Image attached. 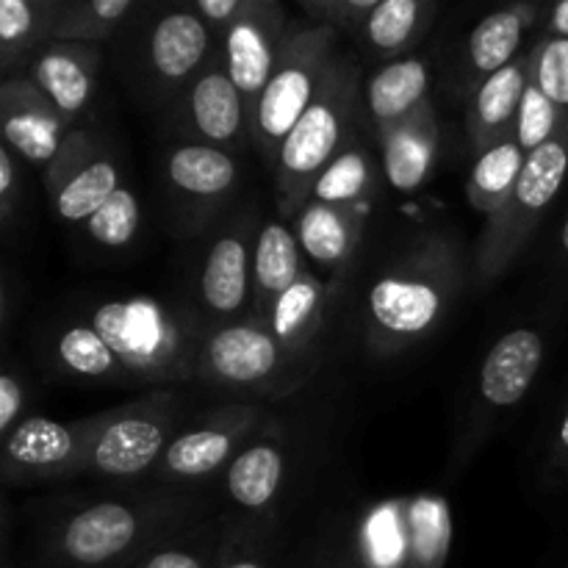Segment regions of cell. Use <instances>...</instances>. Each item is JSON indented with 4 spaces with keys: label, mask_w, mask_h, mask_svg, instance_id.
I'll return each mask as SVG.
<instances>
[{
    "label": "cell",
    "mask_w": 568,
    "mask_h": 568,
    "mask_svg": "<svg viewBox=\"0 0 568 568\" xmlns=\"http://www.w3.org/2000/svg\"><path fill=\"white\" fill-rule=\"evenodd\" d=\"M372 189H375V164H372L369 153L364 148L347 144L336 155V161H331L327 170L320 175L314 192H311V200L338 205V209L361 211L369 200Z\"/></svg>",
    "instance_id": "obj_31"
},
{
    "label": "cell",
    "mask_w": 568,
    "mask_h": 568,
    "mask_svg": "<svg viewBox=\"0 0 568 568\" xmlns=\"http://www.w3.org/2000/svg\"><path fill=\"white\" fill-rule=\"evenodd\" d=\"M381 0H303L300 9L322 28L338 26H364L366 17L375 11Z\"/></svg>",
    "instance_id": "obj_37"
},
{
    "label": "cell",
    "mask_w": 568,
    "mask_h": 568,
    "mask_svg": "<svg viewBox=\"0 0 568 568\" xmlns=\"http://www.w3.org/2000/svg\"><path fill=\"white\" fill-rule=\"evenodd\" d=\"M358 67L347 55H336L325 87L288 133L272 166L281 220H297L322 172L344 150L358 105Z\"/></svg>",
    "instance_id": "obj_2"
},
{
    "label": "cell",
    "mask_w": 568,
    "mask_h": 568,
    "mask_svg": "<svg viewBox=\"0 0 568 568\" xmlns=\"http://www.w3.org/2000/svg\"><path fill=\"white\" fill-rule=\"evenodd\" d=\"M292 225L297 231L303 253L322 270L338 272L349 264L353 253L358 250L361 233H364V214L311 200Z\"/></svg>",
    "instance_id": "obj_20"
},
{
    "label": "cell",
    "mask_w": 568,
    "mask_h": 568,
    "mask_svg": "<svg viewBox=\"0 0 568 568\" xmlns=\"http://www.w3.org/2000/svg\"><path fill=\"white\" fill-rule=\"evenodd\" d=\"M26 408V388L11 372L0 375V433L3 438L20 425V414Z\"/></svg>",
    "instance_id": "obj_38"
},
{
    "label": "cell",
    "mask_w": 568,
    "mask_h": 568,
    "mask_svg": "<svg viewBox=\"0 0 568 568\" xmlns=\"http://www.w3.org/2000/svg\"><path fill=\"white\" fill-rule=\"evenodd\" d=\"M139 231V200L131 189L120 186L98 214L89 220V236L103 247H125Z\"/></svg>",
    "instance_id": "obj_35"
},
{
    "label": "cell",
    "mask_w": 568,
    "mask_h": 568,
    "mask_svg": "<svg viewBox=\"0 0 568 568\" xmlns=\"http://www.w3.org/2000/svg\"><path fill=\"white\" fill-rule=\"evenodd\" d=\"M547 344L536 327H514L483 358L480 405L488 410H510L525 399L541 372Z\"/></svg>",
    "instance_id": "obj_14"
},
{
    "label": "cell",
    "mask_w": 568,
    "mask_h": 568,
    "mask_svg": "<svg viewBox=\"0 0 568 568\" xmlns=\"http://www.w3.org/2000/svg\"><path fill=\"white\" fill-rule=\"evenodd\" d=\"M244 6H247V0H197L192 11L205 22V28H214L225 37L233 22L242 17Z\"/></svg>",
    "instance_id": "obj_39"
},
{
    "label": "cell",
    "mask_w": 568,
    "mask_h": 568,
    "mask_svg": "<svg viewBox=\"0 0 568 568\" xmlns=\"http://www.w3.org/2000/svg\"><path fill=\"white\" fill-rule=\"evenodd\" d=\"M288 355L261 322H236L209 336L200 349L197 375L225 388L266 392L288 369Z\"/></svg>",
    "instance_id": "obj_7"
},
{
    "label": "cell",
    "mask_w": 568,
    "mask_h": 568,
    "mask_svg": "<svg viewBox=\"0 0 568 568\" xmlns=\"http://www.w3.org/2000/svg\"><path fill=\"white\" fill-rule=\"evenodd\" d=\"M525 161L527 155L516 142V136H508L494 148L483 150L475 161V170H471L469 186H466L471 209L486 216L497 214L514 194L521 170H525Z\"/></svg>",
    "instance_id": "obj_27"
},
{
    "label": "cell",
    "mask_w": 568,
    "mask_h": 568,
    "mask_svg": "<svg viewBox=\"0 0 568 568\" xmlns=\"http://www.w3.org/2000/svg\"><path fill=\"white\" fill-rule=\"evenodd\" d=\"M258 410L250 405H227L203 416V425L172 438L164 453V471L183 480L205 477L231 458L233 447L253 430Z\"/></svg>",
    "instance_id": "obj_13"
},
{
    "label": "cell",
    "mask_w": 568,
    "mask_h": 568,
    "mask_svg": "<svg viewBox=\"0 0 568 568\" xmlns=\"http://www.w3.org/2000/svg\"><path fill=\"white\" fill-rule=\"evenodd\" d=\"M283 469H286V460L281 449L266 442L253 444L233 458L227 469V494L233 503L247 510L266 508L281 491Z\"/></svg>",
    "instance_id": "obj_29"
},
{
    "label": "cell",
    "mask_w": 568,
    "mask_h": 568,
    "mask_svg": "<svg viewBox=\"0 0 568 568\" xmlns=\"http://www.w3.org/2000/svg\"><path fill=\"white\" fill-rule=\"evenodd\" d=\"M527 87H530V50L488 75L486 81H480L469 116L471 142H475L477 153L514 136L516 116H519Z\"/></svg>",
    "instance_id": "obj_16"
},
{
    "label": "cell",
    "mask_w": 568,
    "mask_h": 568,
    "mask_svg": "<svg viewBox=\"0 0 568 568\" xmlns=\"http://www.w3.org/2000/svg\"><path fill=\"white\" fill-rule=\"evenodd\" d=\"M166 172L178 189L194 197H220L236 183V164L214 144H181L170 150Z\"/></svg>",
    "instance_id": "obj_28"
},
{
    "label": "cell",
    "mask_w": 568,
    "mask_h": 568,
    "mask_svg": "<svg viewBox=\"0 0 568 568\" xmlns=\"http://www.w3.org/2000/svg\"><path fill=\"white\" fill-rule=\"evenodd\" d=\"M0 122L6 148L48 170L67 139L70 122L37 89L31 78H6L0 87Z\"/></svg>",
    "instance_id": "obj_12"
},
{
    "label": "cell",
    "mask_w": 568,
    "mask_h": 568,
    "mask_svg": "<svg viewBox=\"0 0 568 568\" xmlns=\"http://www.w3.org/2000/svg\"><path fill=\"white\" fill-rule=\"evenodd\" d=\"M100 427V414L64 425L55 419L31 416L22 419L3 438V460L9 471L22 477H64L78 475L81 460Z\"/></svg>",
    "instance_id": "obj_10"
},
{
    "label": "cell",
    "mask_w": 568,
    "mask_h": 568,
    "mask_svg": "<svg viewBox=\"0 0 568 568\" xmlns=\"http://www.w3.org/2000/svg\"><path fill=\"white\" fill-rule=\"evenodd\" d=\"M547 37L568 39V0L552 6L547 17Z\"/></svg>",
    "instance_id": "obj_43"
},
{
    "label": "cell",
    "mask_w": 568,
    "mask_h": 568,
    "mask_svg": "<svg viewBox=\"0 0 568 568\" xmlns=\"http://www.w3.org/2000/svg\"><path fill=\"white\" fill-rule=\"evenodd\" d=\"M560 253H564L566 261H568V214H566V222H564V231H560Z\"/></svg>",
    "instance_id": "obj_45"
},
{
    "label": "cell",
    "mask_w": 568,
    "mask_h": 568,
    "mask_svg": "<svg viewBox=\"0 0 568 568\" xmlns=\"http://www.w3.org/2000/svg\"><path fill=\"white\" fill-rule=\"evenodd\" d=\"M325 297V283L314 272H303L300 281L275 300L266 320L261 322L275 336V342L281 344L288 358H297L316 342L322 331Z\"/></svg>",
    "instance_id": "obj_23"
},
{
    "label": "cell",
    "mask_w": 568,
    "mask_h": 568,
    "mask_svg": "<svg viewBox=\"0 0 568 568\" xmlns=\"http://www.w3.org/2000/svg\"><path fill=\"white\" fill-rule=\"evenodd\" d=\"M283 42H286V17L275 0H247L242 17L225 33V64L242 92L250 125H253L255 105L275 72Z\"/></svg>",
    "instance_id": "obj_8"
},
{
    "label": "cell",
    "mask_w": 568,
    "mask_h": 568,
    "mask_svg": "<svg viewBox=\"0 0 568 568\" xmlns=\"http://www.w3.org/2000/svg\"><path fill=\"white\" fill-rule=\"evenodd\" d=\"M536 6L519 3L483 17L469 37V70L486 81L488 75L519 59L521 39L536 22Z\"/></svg>",
    "instance_id": "obj_26"
},
{
    "label": "cell",
    "mask_w": 568,
    "mask_h": 568,
    "mask_svg": "<svg viewBox=\"0 0 568 568\" xmlns=\"http://www.w3.org/2000/svg\"><path fill=\"white\" fill-rule=\"evenodd\" d=\"M89 325L133 381H183L197 372L203 347L192 325L159 300H109L94 308Z\"/></svg>",
    "instance_id": "obj_3"
},
{
    "label": "cell",
    "mask_w": 568,
    "mask_h": 568,
    "mask_svg": "<svg viewBox=\"0 0 568 568\" xmlns=\"http://www.w3.org/2000/svg\"><path fill=\"white\" fill-rule=\"evenodd\" d=\"M189 116L214 148L236 142L244 128L250 131L247 109H244L242 92L227 72V64H214L192 83Z\"/></svg>",
    "instance_id": "obj_21"
},
{
    "label": "cell",
    "mask_w": 568,
    "mask_h": 568,
    "mask_svg": "<svg viewBox=\"0 0 568 568\" xmlns=\"http://www.w3.org/2000/svg\"><path fill=\"white\" fill-rule=\"evenodd\" d=\"M14 197H17V172H14V159H11V150L0 148V220L3 225H11V216H14Z\"/></svg>",
    "instance_id": "obj_40"
},
{
    "label": "cell",
    "mask_w": 568,
    "mask_h": 568,
    "mask_svg": "<svg viewBox=\"0 0 568 568\" xmlns=\"http://www.w3.org/2000/svg\"><path fill=\"white\" fill-rule=\"evenodd\" d=\"M144 519L136 508L122 503H98L83 508L61 527L59 558L72 568L114 566L142 538Z\"/></svg>",
    "instance_id": "obj_11"
},
{
    "label": "cell",
    "mask_w": 568,
    "mask_h": 568,
    "mask_svg": "<svg viewBox=\"0 0 568 568\" xmlns=\"http://www.w3.org/2000/svg\"><path fill=\"white\" fill-rule=\"evenodd\" d=\"M530 81L555 105L568 111V39L544 37L530 50Z\"/></svg>",
    "instance_id": "obj_36"
},
{
    "label": "cell",
    "mask_w": 568,
    "mask_h": 568,
    "mask_svg": "<svg viewBox=\"0 0 568 568\" xmlns=\"http://www.w3.org/2000/svg\"><path fill=\"white\" fill-rule=\"evenodd\" d=\"M568 122V111L555 105L536 83L530 81L525 98H521L519 116H516L514 136L519 142V148L525 150V155H532L536 150H541L544 144L552 142Z\"/></svg>",
    "instance_id": "obj_34"
},
{
    "label": "cell",
    "mask_w": 568,
    "mask_h": 568,
    "mask_svg": "<svg viewBox=\"0 0 568 568\" xmlns=\"http://www.w3.org/2000/svg\"><path fill=\"white\" fill-rule=\"evenodd\" d=\"M464 286V261L449 236H427L377 277L366 294V344L394 355L430 336Z\"/></svg>",
    "instance_id": "obj_1"
},
{
    "label": "cell",
    "mask_w": 568,
    "mask_h": 568,
    "mask_svg": "<svg viewBox=\"0 0 568 568\" xmlns=\"http://www.w3.org/2000/svg\"><path fill=\"white\" fill-rule=\"evenodd\" d=\"M303 247L292 222H264L253 244V305L255 322H264L275 300L303 275Z\"/></svg>",
    "instance_id": "obj_18"
},
{
    "label": "cell",
    "mask_w": 568,
    "mask_h": 568,
    "mask_svg": "<svg viewBox=\"0 0 568 568\" xmlns=\"http://www.w3.org/2000/svg\"><path fill=\"white\" fill-rule=\"evenodd\" d=\"M136 568H209L205 558L192 549H161V552L148 555Z\"/></svg>",
    "instance_id": "obj_41"
},
{
    "label": "cell",
    "mask_w": 568,
    "mask_h": 568,
    "mask_svg": "<svg viewBox=\"0 0 568 568\" xmlns=\"http://www.w3.org/2000/svg\"><path fill=\"white\" fill-rule=\"evenodd\" d=\"M430 64L425 59H394L375 72L366 87V105L377 131L399 125L419 105L427 103Z\"/></svg>",
    "instance_id": "obj_24"
},
{
    "label": "cell",
    "mask_w": 568,
    "mask_h": 568,
    "mask_svg": "<svg viewBox=\"0 0 568 568\" xmlns=\"http://www.w3.org/2000/svg\"><path fill=\"white\" fill-rule=\"evenodd\" d=\"M333 50H336L333 28L311 26L286 33L275 72L255 105L253 125H250L255 148L261 150L270 170L275 166L286 136L303 120V114L325 87L327 72L336 61Z\"/></svg>",
    "instance_id": "obj_5"
},
{
    "label": "cell",
    "mask_w": 568,
    "mask_h": 568,
    "mask_svg": "<svg viewBox=\"0 0 568 568\" xmlns=\"http://www.w3.org/2000/svg\"><path fill=\"white\" fill-rule=\"evenodd\" d=\"M59 6L55 0H0V61L6 75L28 70L39 50L53 39Z\"/></svg>",
    "instance_id": "obj_25"
},
{
    "label": "cell",
    "mask_w": 568,
    "mask_h": 568,
    "mask_svg": "<svg viewBox=\"0 0 568 568\" xmlns=\"http://www.w3.org/2000/svg\"><path fill=\"white\" fill-rule=\"evenodd\" d=\"M436 6L425 0H381L364 22L369 48L381 55H399L427 31Z\"/></svg>",
    "instance_id": "obj_30"
},
{
    "label": "cell",
    "mask_w": 568,
    "mask_h": 568,
    "mask_svg": "<svg viewBox=\"0 0 568 568\" xmlns=\"http://www.w3.org/2000/svg\"><path fill=\"white\" fill-rule=\"evenodd\" d=\"M175 427L172 397L100 414V427L81 460V469L103 477H133L148 471L170 447Z\"/></svg>",
    "instance_id": "obj_6"
},
{
    "label": "cell",
    "mask_w": 568,
    "mask_h": 568,
    "mask_svg": "<svg viewBox=\"0 0 568 568\" xmlns=\"http://www.w3.org/2000/svg\"><path fill=\"white\" fill-rule=\"evenodd\" d=\"M253 244L242 231H227L214 239L205 258L200 292L216 316H236L253 288Z\"/></svg>",
    "instance_id": "obj_19"
},
{
    "label": "cell",
    "mask_w": 568,
    "mask_h": 568,
    "mask_svg": "<svg viewBox=\"0 0 568 568\" xmlns=\"http://www.w3.org/2000/svg\"><path fill=\"white\" fill-rule=\"evenodd\" d=\"M209 44V28L192 9L170 11V14L155 22L153 33H150V67H153L161 81L181 83L197 67H203Z\"/></svg>",
    "instance_id": "obj_22"
},
{
    "label": "cell",
    "mask_w": 568,
    "mask_h": 568,
    "mask_svg": "<svg viewBox=\"0 0 568 568\" xmlns=\"http://www.w3.org/2000/svg\"><path fill=\"white\" fill-rule=\"evenodd\" d=\"M100 53L92 44L50 39L28 67V75L39 92L59 109L67 122L75 120L98 92Z\"/></svg>",
    "instance_id": "obj_15"
},
{
    "label": "cell",
    "mask_w": 568,
    "mask_h": 568,
    "mask_svg": "<svg viewBox=\"0 0 568 568\" xmlns=\"http://www.w3.org/2000/svg\"><path fill=\"white\" fill-rule=\"evenodd\" d=\"M55 355L67 372L87 381H116L128 377L122 364L116 361L114 349L105 344V338L92 325H70L55 338Z\"/></svg>",
    "instance_id": "obj_33"
},
{
    "label": "cell",
    "mask_w": 568,
    "mask_h": 568,
    "mask_svg": "<svg viewBox=\"0 0 568 568\" xmlns=\"http://www.w3.org/2000/svg\"><path fill=\"white\" fill-rule=\"evenodd\" d=\"M44 183L61 220L89 222L120 189V172L114 159L94 150L87 131H70L53 164L44 170Z\"/></svg>",
    "instance_id": "obj_9"
},
{
    "label": "cell",
    "mask_w": 568,
    "mask_h": 568,
    "mask_svg": "<svg viewBox=\"0 0 568 568\" xmlns=\"http://www.w3.org/2000/svg\"><path fill=\"white\" fill-rule=\"evenodd\" d=\"M131 11V0H72V3H61L53 22V39L92 44L94 48L100 42H109Z\"/></svg>",
    "instance_id": "obj_32"
},
{
    "label": "cell",
    "mask_w": 568,
    "mask_h": 568,
    "mask_svg": "<svg viewBox=\"0 0 568 568\" xmlns=\"http://www.w3.org/2000/svg\"><path fill=\"white\" fill-rule=\"evenodd\" d=\"M383 172L399 192H414L430 178L438 159V122L433 103L414 111L408 120L381 133Z\"/></svg>",
    "instance_id": "obj_17"
},
{
    "label": "cell",
    "mask_w": 568,
    "mask_h": 568,
    "mask_svg": "<svg viewBox=\"0 0 568 568\" xmlns=\"http://www.w3.org/2000/svg\"><path fill=\"white\" fill-rule=\"evenodd\" d=\"M349 568H369V566H349Z\"/></svg>",
    "instance_id": "obj_46"
},
{
    "label": "cell",
    "mask_w": 568,
    "mask_h": 568,
    "mask_svg": "<svg viewBox=\"0 0 568 568\" xmlns=\"http://www.w3.org/2000/svg\"><path fill=\"white\" fill-rule=\"evenodd\" d=\"M222 568H266L261 564L258 558H239V560H231V564H225Z\"/></svg>",
    "instance_id": "obj_44"
},
{
    "label": "cell",
    "mask_w": 568,
    "mask_h": 568,
    "mask_svg": "<svg viewBox=\"0 0 568 568\" xmlns=\"http://www.w3.org/2000/svg\"><path fill=\"white\" fill-rule=\"evenodd\" d=\"M568 178V122L564 131L527 155L525 170L508 203L488 216L475 247V283L488 286L516 264L527 244L536 236L538 225L558 200Z\"/></svg>",
    "instance_id": "obj_4"
},
{
    "label": "cell",
    "mask_w": 568,
    "mask_h": 568,
    "mask_svg": "<svg viewBox=\"0 0 568 568\" xmlns=\"http://www.w3.org/2000/svg\"><path fill=\"white\" fill-rule=\"evenodd\" d=\"M547 466H549V471H555V475H566L568 471V408H566L564 419H560L552 444H549Z\"/></svg>",
    "instance_id": "obj_42"
}]
</instances>
